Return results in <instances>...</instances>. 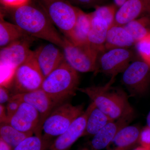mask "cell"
Returning a JSON list of instances; mask_svg holds the SVG:
<instances>
[{
  "mask_svg": "<svg viewBox=\"0 0 150 150\" xmlns=\"http://www.w3.org/2000/svg\"><path fill=\"white\" fill-rule=\"evenodd\" d=\"M80 150H91V149H89L88 148H83V149H81Z\"/></svg>",
  "mask_w": 150,
  "mask_h": 150,
  "instance_id": "obj_37",
  "label": "cell"
},
{
  "mask_svg": "<svg viewBox=\"0 0 150 150\" xmlns=\"http://www.w3.org/2000/svg\"><path fill=\"white\" fill-rule=\"evenodd\" d=\"M146 123L147 126L150 128V111L148 113L146 118Z\"/></svg>",
  "mask_w": 150,
  "mask_h": 150,
  "instance_id": "obj_36",
  "label": "cell"
},
{
  "mask_svg": "<svg viewBox=\"0 0 150 150\" xmlns=\"http://www.w3.org/2000/svg\"><path fill=\"white\" fill-rule=\"evenodd\" d=\"M7 88L1 86L0 87V104L3 105L8 102L11 99Z\"/></svg>",
  "mask_w": 150,
  "mask_h": 150,
  "instance_id": "obj_32",
  "label": "cell"
},
{
  "mask_svg": "<svg viewBox=\"0 0 150 150\" xmlns=\"http://www.w3.org/2000/svg\"><path fill=\"white\" fill-rule=\"evenodd\" d=\"M84 112L83 105H74L64 103L52 110L44 121L41 135L46 139L58 137L67 131L71 124Z\"/></svg>",
  "mask_w": 150,
  "mask_h": 150,
  "instance_id": "obj_4",
  "label": "cell"
},
{
  "mask_svg": "<svg viewBox=\"0 0 150 150\" xmlns=\"http://www.w3.org/2000/svg\"><path fill=\"white\" fill-rule=\"evenodd\" d=\"M11 97L30 105L37 110L40 115V122L35 135L41 136V127L43 122L57 106L51 98L41 88L25 93L16 94Z\"/></svg>",
  "mask_w": 150,
  "mask_h": 150,
  "instance_id": "obj_13",
  "label": "cell"
},
{
  "mask_svg": "<svg viewBox=\"0 0 150 150\" xmlns=\"http://www.w3.org/2000/svg\"><path fill=\"white\" fill-rule=\"evenodd\" d=\"M0 150H13V149L6 143L1 139H0Z\"/></svg>",
  "mask_w": 150,
  "mask_h": 150,
  "instance_id": "obj_34",
  "label": "cell"
},
{
  "mask_svg": "<svg viewBox=\"0 0 150 150\" xmlns=\"http://www.w3.org/2000/svg\"><path fill=\"white\" fill-rule=\"evenodd\" d=\"M123 26L133 37L136 43L150 34V19L148 17H142Z\"/></svg>",
  "mask_w": 150,
  "mask_h": 150,
  "instance_id": "obj_23",
  "label": "cell"
},
{
  "mask_svg": "<svg viewBox=\"0 0 150 150\" xmlns=\"http://www.w3.org/2000/svg\"><path fill=\"white\" fill-rule=\"evenodd\" d=\"M114 121L95 105L89 115L82 137L93 136L108 123Z\"/></svg>",
  "mask_w": 150,
  "mask_h": 150,
  "instance_id": "obj_22",
  "label": "cell"
},
{
  "mask_svg": "<svg viewBox=\"0 0 150 150\" xmlns=\"http://www.w3.org/2000/svg\"><path fill=\"white\" fill-rule=\"evenodd\" d=\"M62 49L66 62L78 72L95 73L99 53L89 45H75L64 36Z\"/></svg>",
  "mask_w": 150,
  "mask_h": 150,
  "instance_id": "obj_7",
  "label": "cell"
},
{
  "mask_svg": "<svg viewBox=\"0 0 150 150\" xmlns=\"http://www.w3.org/2000/svg\"><path fill=\"white\" fill-rule=\"evenodd\" d=\"M127 0H113L114 1V4L117 7L119 8Z\"/></svg>",
  "mask_w": 150,
  "mask_h": 150,
  "instance_id": "obj_35",
  "label": "cell"
},
{
  "mask_svg": "<svg viewBox=\"0 0 150 150\" xmlns=\"http://www.w3.org/2000/svg\"><path fill=\"white\" fill-rule=\"evenodd\" d=\"M51 144L42 136L32 135L25 138L13 150H48Z\"/></svg>",
  "mask_w": 150,
  "mask_h": 150,
  "instance_id": "obj_25",
  "label": "cell"
},
{
  "mask_svg": "<svg viewBox=\"0 0 150 150\" xmlns=\"http://www.w3.org/2000/svg\"><path fill=\"white\" fill-rule=\"evenodd\" d=\"M54 43H49L33 51V55L44 78L65 60L63 51Z\"/></svg>",
  "mask_w": 150,
  "mask_h": 150,
  "instance_id": "obj_14",
  "label": "cell"
},
{
  "mask_svg": "<svg viewBox=\"0 0 150 150\" xmlns=\"http://www.w3.org/2000/svg\"><path fill=\"white\" fill-rule=\"evenodd\" d=\"M136 44L134 38L123 25L113 24L108 30L105 47V50L127 48Z\"/></svg>",
  "mask_w": 150,
  "mask_h": 150,
  "instance_id": "obj_20",
  "label": "cell"
},
{
  "mask_svg": "<svg viewBox=\"0 0 150 150\" xmlns=\"http://www.w3.org/2000/svg\"><path fill=\"white\" fill-rule=\"evenodd\" d=\"M91 19L88 37L89 46L99 53L105 51V41L109 26L103 19L89 13Z\"/></svg>",
  "mask_w": 150,
  "mask_h": 150,
  "instance_id": "obj_18",
  "label": "cell"
},
{
  "mask_svg": "<svg viewBox=\"0 0 150 150\" xmlns=\"http://www.w3.org/2000/svg\"><path fill=\"white\" fill-rule=\"evenodd\" d=\"M142 130L139 126H125L118 131L106 150H132L140 142Z\"/></svg>",
  "mask_w": 150,
  "mask_h": 150,
  "instance_id": "obj_17",
  "label": "cell"
},
{
  "mask_svg": "<svg viewBox=\"0 0 150 150\" xmlns=\"http://www.w3.org/2000/svg\"><path fill=\"white\" fill-rule=\"evenodd\" d=\"M15 23L5 20L4 16L0 17V47L1 48L28 36Z\"/></svg>",
  "mask_w": 150,
  "mask_h": 150,
  "instance_id": "obj_21",
  "label": "cell"
},
{
  "mask_svg": "<svg viewBox=\"0 0 150 150\" xmlns=\"http://www.w3.org/2000/svg\"><path fill=\"white\" fill-rule=\"evenodd\" d=\"M122 74V83L131 96L142 95L150 84V66L143 60L131 62Z\"/></svg>",
  "mask_w": 150,
  "mask_h": 150,
  "instance_id": "obj_9",
  "label": "cell"
},
{
  "mask_svg": "<svg viewBox=\"0 0 150 150\" xmlns=\"http://www.w3.org/2000/svg\"><path fill=\"white\" fill-rule=\"evenodd\" d=\"M117 8H118L115 4L100 6L96 8L95 10L91 13L105 21L110 28L114 24Z\"/></svg>",
  "mask_w": 150,
  "mask_h": 150,
  "instance_id": "obj_26",
  "label": "cell"
},
{
  "mask_svg": "<svg viewBox=\"0 0 150 150\" xmlns=\"http://www.w3.org/2000/svg\"><path fill=\"white\" fill-rule=\"evenodd\" d=\"M44 79L32 51L28 58L17 68L10 85L15 92L14 94L25 93L41 88Z\"/></svg>",
  "mask_w": 150,
  "mask_h": 150,
  "instance_id": "obj_6",
  "label": "cell"
},
{
  "mask_svg": "<svg viewBox=\"0 0 150 150\" xmlns=\"http://www.w3.org/2000/svg\"><path fill=\"white\" fill-rule=\"evenodd\" d=\"M32 135L18 131L7 122L1 123V139L9 145L13 149L25 138Z\"/></svg>",
  "mask_w": 150,
  "mask_h": 150,
  "instance_id": "obj_24",
  "label": "cell"
},
{
  "mask_svg": "<svg viewBox=\"0 0 150 150\" xmlns=\"http://www.w3.org/2000/svg\"><path fill=\"white\" fill-rule=\"evenodd\" d=\"M89 13H86L78 8L77 18L74 26L67 38L75 45H89L88 37L91 28Z\"/></svg>",
  "mask_w": 150,
  "mask_h": 150,
  "instance_id": "obj_19",
  "label": "cell"
},
{
  "mask_svg": "<svg viewBox=\"0 0 150 150\" xmlns=\"http://www.w3.org/2000/svg\"><path fill=\"white\" fill-rule=\"evenodd\" d=\"M28 1L29 0H1V1L6 6L13 8L27 4Z\"/></svg>",
  "mask_w": 150,
  "mask_h": 150,
  "instance_id": "obj_30",
  "label": "cell"
},
{
  "mask_svg": "<svg viewBox=\"0 0 150 150\" xmlns=\"http://www.w3.org/2000/svg\"><path fill=\"white\" fill-rule=\"evenodd\" d=\"M79 81L78 72L65 60L44 78L41 88L58 106L75 95L79 89Z\"/></svg>",
  "mask_w": 150,
  "mask_h": 150,
  "instance_id": "obj_3",
  "label": "cell"
},
{
  "mask_svg": "<svg viewBox=\"0 0 150 150\" xmlns=\"http://www.w3.org/2000/svg\"><path fill=\"white\" fill-rule=\"evenodd\" d=\"M12 8L15 24L26 34L54 43L62 49L64 36L59 33L42 7L40 8L28 3Z\"/></svg>",
  "mask_w": 150,
  "mask_h": 150,
  "instance_id": "obj_1",
  "label": "cell"
},
{
  "mask_svg": "<svg viewBox=\"0 0 150 150\" xmlns=\"http://www.w3.org/2000/svg\"><path fill=\"white\" fill-rule=\"evenodd\" d=\"M33 39L34 38L28 35L1 48L0 65L16 70L31 54L30 46Z\"/></svg>",
  "mask_w": 150,
  "mask_h": 150,
  "instance_id": "obj_10",
  "label": "cell"
},
{
  "mask_svg": "<svg viewBox=\"0 0 150 150\" xmlns=\"http://www.w3.org/2000/svg\"><path fill=\"white\" fill-rule=\"evenodd\" d=\"M140 142L144 144L145 146H150V128L147 126L141 131Z\"/></svg>",
  "mask_w": 150,
  "mask_h": 150,
  "instance_id": "obj_31",
  "label": "cell"
},
{
  "mask_svg": "<svg viewBox=\"0 0 150 150\" xmlns=\"http://www.w3.org/2000/svg\"><path fill=\"white\" fill-rule=\"evenodd\" d=\"M6 122L19 131L33 135L38 129L40 115L34 107L21 102L16 112L8 118Z\"/></svg>",
  "mask_w": 150,
  "mask_h": 150,
  "instance_id": "obj_12",
  "label": "cell"
},
{
  "mask_svg": "<svg viewBox=\"0 0 150 150\" xmlns=\"http://www.w3.org/2000/svg\"><path fill=\"white\" fill-rule=\"evenodd\" d=\"M133 53L126 48L105 50L98 57L95 73L101 72L111 78L122 73L132 62Z\"/></svg>",
  "mask_w": 150,
  "mask_h": 150,
  "instance_id": "obj_8",
  "label": "cell"
},
{
  "mask_svg": "<svg viewBox=\"0 0 150 150\" xmlns=\"http://www.w3.org/2000/svg\"><path fill=\"white\" fill-rule=\"evenodd\" d=\"M135 45L142 60L150 66V34Z\"/></svg>",
  "mask_w": 150,
  "mask_h": 150,
  "instance_id": "obj_27",
  "label": "cell"
},
{
  "mask_svg": "<svg viewBox=\"0 0 150 150\" xmlns=\"http://www.w3.org/2000/svg\"><path fill=\"white\" fill-rule=\"evenodd\" d=\"M40 4L53 24L68 37L76 21L78 8L66 0H40Z\"/></svg>",
  "mask_w": 150,
  "mask_h": 150,
  "instance_id": "obj_5",
  "label": "cell"
},
{
  "mask_svg": "<svg viewBox=\"0 0 150 150\" xmlns=\"http://www.w3.org/2000/svg\"><path fill=\"white\" fill-rule=\"evenodd\" d=\"M115 78H110L106 84L79 88L85 94L98 108L113 120L134 117L135 112L128 95L122 89L112 86Z\"/></svg>",
  "mask_w": 150,
  "mask_h": 150,
  "instance_id": "obj_2",
  "label": "cell"
},
{
  "mask_svg": "<svg viewBox=\"0 0 150 150\" xmlns=\"http://www.w3.org/2000/svg\"><path fill=\"white\" fill-rule=\"evenodd\" d=\"M95 105L91 102L85 111L76 119L67 131L56 138L48 150H69L83 135L90 113Z\"/></svg>",
  "mask_w": 150,
  "mask_h": 150,
  "instance_id": "obj_11",
  "label": "cell"
},
{
  "mask_svg": "<svg viewBox=\"0 0 150 150\" xmlns=\"http://www.w3.org/2000/svg\"><path fill=\"white\" fill-rule=\"evenodd\" d=\"M0 120L1 123L6 122L7 120V115L6 107L3 105H0Z\"/></svg>",
  "mask_w": 150,
  "mask_h": 150,
  "instance_id": "obj_33",
  "label": "cell"
},
{
  "mask_svg": "<svg viewBox=\"0 0 150 150\" xmlns=\"http://www.w3.org/2000/svg\"><path fill=\"white\" fill-rule=\"evenodd\" d=\"M146 13L150 14V0H127L117 10L114 24L125 25Z\"/></svg>",
  "mask_w": 150,
  "mask_h": 150,
  "instance_id": "obj_15",
  "label": "cell"
},
{
  "mask_svg": "<svg viewBox=\"0 0 150 150\" xmlns=\"http://www.w3.org/2000/svg\"><path fill=\"white\" fill-rule=\"evenodd\" d=\"M133 118H120L108 123L94 135L91 142V150H101L107 147L118 131L129 125Z\"/></svg>",
  "mask_w": 150,
  "mask_h": 150,
  "instance_id": "obj_16",
  "label": "cell"
},
{
  "mask_svg": "<svg viewBox=\"0 0 150 150\" xmlns=\"http://www.w3.org/2000/svg\"><path fill=\"white\" fill-rule=\"evenodd\" d=\"M21 103V101L18 99L14 98L11 96V99L7 103L6 107L7 120L16 112L18 109Z\"/></svg>",
  "mask_w": 150,
  "mask_h": 150,
  "instance_id": "obj_29",
  "label": "cell"
},
{
  "mask_svg": "<svg viewBox=\"0 0 150 150\" xmlns=\"http://www.w3.org/2000/svg\"><path fill=\"white\" fill-rule=\"evenodd\" d=\"M71 4L85 8H96L105 5L108 0H70Z\"/></svg>",
  "mask_w": 150,
  "mask_h": 150,
  "instance_id": "obj_28",
  "label": "cell"
}]
</instances>
